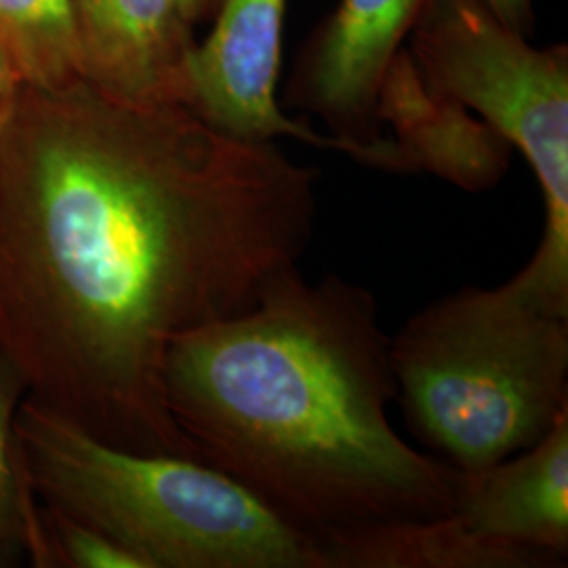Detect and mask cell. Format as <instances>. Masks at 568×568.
I'll return each mask as SVG.
<instances>
[{"mask_svg":"<svg viewBox=\"0 0 568 568\" xmlns=\"http://www.w3.org/2000/svg\"><path fill=\"white\" fill-rule=\"evenodd\" d=\"M318 178L183 103L26 84L0 133V354L26 398L108 445L194 459L169 349L300 267Z\"/></svg>","mask_w":568,"mask_h":568,"instance_id":"cell-1","label":"cell"},{"mask_svg":"<svg viewBox=\"0 0 568 568\" xmlns=\"http://www.w3.org/2000/svg\"><path fill=\"white\" fill-rule=\"evenodd\" d=\"M169 413L194 459L318 537L450 514L462 474L408 445L375 295L283 274L248 312L178 337Z\"/></svg>","mask_w":568,"mask_h":568,"instance_id":"cell-2","label":"cell"},{"mask_svg":"<svg viewBox=\"0 0 568 568\" xmlns=\"http://www.w3.org/2000/svg\"><path fill=\"white\" fill-rule=\"evenodd\" d=\"M389 361L406 426L462 474L532 447L568 408V318L511 281L422 307Z\"/></svg>","mask_w":568,"mask_h":568,"instance_id":"cell-3","label":"cell"},{"mask_svg":"<svg viewBox=\"0 0 568 568\" xmlns=\"http://www.w3.org/2000/svg\"><path fill=\"white\" fill-rule=\"evenodd\" d=\"M18 434L42 499L148 568H323L314 535L199 459L108 445L30 398Z\"/></svg>","mask_w":568,"mask_h":568,"instance_id":"cell-4","label":"cell"},{"mask_svg":"<svg viewBox=\"0 0 568 568\" xmlns=\"http://www.w3.org/2000/svg\"><path fill=\"white\" fill-rule=\"evenodd\" d=\"M427 89L493 126L527 159L544 199V236L514 278L568 318V49H537L480 0H427L408 34Z\"/></svg>","mask_w":568,"mask_h":568,"instance_id":"cell-5","label":"cell"},{"mask_svg":"<svg viewBox=\"0 0 568 568\" xmlns=\"http://www.w3.org/2000/svg\"><path fill=\"white\" fill-rule=\"evenodd\" d=\"M288 0H224L190 60L187 108L248 142L291 138L389 173H408L394 140L349 142L293 121L276 100Z\"/></svg>","mask_w":568,"mask_h":568,"instance_id":"cell-6","label":"cell"},{"mask_svg":"<svg viewBox=\"0 0 568 568\" xmlns=\"http://www.w3.org/2000/svg\"><path fill=\"white\" fill-rule=\"evenodd\" d=\"M427 0H339L302 49L286 91L291 108L349 142L382 140L379 91Z\"/></svg>","mask_w":568,"mask_h":568,"instance_id":"cell-7","label":"cell"},{"mask_svg":"<svg viewBox=\"0 0 568 568\" xmlns=\"http://www.w3.org/2000/svg\"><path fill=\"white\" fill-rule=\"evenodd\" d=\"M70 7L82 79L124 100L187 105L199 41L175 0H70Z\"/></svg>","mask_w":568,"mask_h":568,"instance_id":"cell-8","label":"cell"},{"mask_svg":"<svg viewBox=\"0 0 568 568\" xmlns=\"http://www.w3.org/2000/svg\"><path fill=\"white\" fill-rule=\"evenodd\" d=\"M450 514L480 539L567 562L568 408L532 447L485 471L462 474Z\"/></svg>","mask_w":568,"mask_h":568,"instance_id":"cell-9","label":"cell"},{"mask_svg":"<svg viewBox=\"0 0 568 568\" xmlns=\"http://www.w3.org/2000/svg\"><path fill=\"white\" fill-rule=\"evenodd\" d=\"M377 121L392 126L408 173H432L466 192H487L508 173L511 145L464 105L434 95L406 49L387 70Z\"/></svg>","mask_w":568,"mask_h":568,"instance_id":"cell-10","label":"cell"},{"mask_svg":"<svg viewBox=\"0 0 568 568\" xmlns=\"http://www.w3.org/2000/svg\"><path fill=\"white\" fill-rule=\"evenodd\" d=\"M323 568H549L562 560L471 535L453 514L318 535Z\"/></svg>","mask_w":568,"mask_h":568,"instance_id":"cell-11","label":"cell"},{"mask_svg":"<svg viewBox=\"0 0 568 568\" xmlns=\"http://www.w3.org/2000/svg\"><path fill=\"white\" fill-rule=\"evenodd\" d=\"M23 398L20 371L0 354V568L21 565L23 558L49 568L42 497L18 434Z\"/></svg>","mask_w":568,"mask_h":568,"instance_id":"cell-12","label":"cell"},{"mask_svg":"<svg viewBox=\"0 0 568 568\" xmlns=\"http://www.w3.org/2000/svg\"><path fill=\"white\" fill-rule=\"evenodd\" d=\"M0 37L32 87L82 77L70 0H0Z\"/></svg>","mask_w":568,"mask_h":568,"instance_id":"cell-13","label":"cell"},{"mask_svg":"<svg viewBox=\"0 0 568 568\" xmlns=\"http://www.w3.org/2000/svg\"><path fill=\"white\" fill-rule=\"evenodd\" d=\"M49 568H148L138 554L100 528L42 499Z\"/></svg>","mask_w":568,"mask_h":568,"instance_id":"cell-14","label":"cell"},{"mask_svg":"<svg viewBox=\"0 0 568 568\" xmlns=\"http://www.w3.org/2000/svg\"><path fill=\"white\" fill-rule=\"evenodd\" d=\"M26 84L28 82L21 72L20 61L13 55L11 47L0 37V133L13 119Z\"/></svg>","mask_w":568,"mask_h":568,"instance_id":"cell-15","label":"cell"},{"mask_svg":"<svg viewBox=\"0 0 568 568\" xmlns=\"http://www.w3.org/2000/svg\"><path fill=\"white\" fill-rule=\"evenodd\" d=\"M495 20L501 21L511 32L527 37L535 26L532 0H480Z\"/></svg>","mask_w":568,"mask_h":568,"instance_id":"cell-16","label":"cell"},{"mask_svg":"<svg viewBox=\"0 0 568 568\" xmlns=\"http://www.w3.org/2000/svg\"><path fill=\"white\" fill-rule=\"evenodd\" d=\"M222 2L224 0H175L183 20L187 21L192 28L213 20Z\"/></svg>","mask_w":568,"mask_h":568,"instance_id":"cell-17","label":"cell"}]
</instances>
